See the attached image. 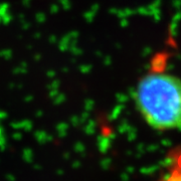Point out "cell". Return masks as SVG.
I'll use <instances>...</instances> for the list:
<instances>
[{"instance_id":"7a4b0ae2","label":"cell","mask_w":181,"mask_h":181,"mask_svg":"<svg viewBox=\"0 0 181 181\" xmlns=\"http://www.w3.org/2000/svg\"><path fill=\"white\" fill-rule=\"evenodd\" d=\"M160 181H181V152H174L170 169Z\"/></svg>"},{"instance_id":"6da1fadb","label":"cell","mask_w":181,"mask_h":181,"mask_svg":"<svg viewBox=\"0 0 181 181\" xmlns=\"http://www.w3.org/2000/svg\"><path fill=\"white\" fill-rule=\"evenodd\" d=\"M135 103L151 128L169 131L181 128V79L152 68L138 81Z\"/></svg>"}]
</instances>
